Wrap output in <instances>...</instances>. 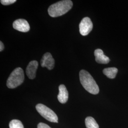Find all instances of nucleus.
Masks as SVG:
<instances>
[{"instance_id": "nucleus-1", "label": "nucleus", "mask_w": 128, "mask_h": 128, "mask_svg": "<svg viewBox=\"0 0 128 128\" xmlns=\"http://www.w3.org/2000/svg\"><path fill=\"white\" fill-rule=\"evenodd\" d=\"M80 82L83 87L89 93L97 94L99 92V88L96 81L87 71L82 70L79 73Z\"/></svg>"}, {"instance_id": "nucleus-2", "label": "nucleus", "mask_w": 128, "mask_h": 128, "mask_svg": "<svg viewBox=\"0 0 128 128\" xmlns=\"http://www.w3.org/2000/svg\"><path fill=\"white\" fill-rule=\"evenodd\" d=\"M72 6L71 0H61L50 5L48 9V12L51 17H59L68 12Z\"/></svg>"}, {"instance_id": "nucleus-3", "label": "nucleus", "mask_w": 128, "mask_h": 128, "mask_svg": "<svg viewBox=\"0 0 128 128\" xmlns=\"http://www.w3.org/2000/svg\"><path fill=\"white\" fill-rule=\"evenodd\" d=\"M24 80V74L21 68L15 69L10 75L7 81V86L9 88L14 89L22 84Z\"/></svg>"}, {"instance_id": "nucleus-4", "label": "nucleus", "mask_w": 128, "mask_h": 128, "mask_svg": "<svg viewBox=\"0 0 128 128\" xmlns=\"http://www.w3.org/2000/svg\"><path fill=\"white\" fill-rule=\"evenodd\" d=\"M38 112L46 120L52 122H58V117L55 112L52 110L41 104H38L36 106Z\"/></svg>"}, {"instance_id": "nucleus-5", "label": "nucleus", "mask_w": 128, "mask_h": 128, "mask_svg": "<svg viewBox=\"0 0 128 128\" xmlns=\"http://www.w3.org/2000/svg\"><path fill=\"white\" fill-rule=\"evenodd\" d=\"M93 24L89 17H84L79 24V32L84 36H86L92 29Z\"/></svg>"}, {"instance_id": "nucleus-6", "label": "nucleus", "mask_w": 128, "mask_h": 128, "mask_svg": "<svg viewBox=\"0 0 128 128\" xmlns=\"http://www.w3.org/2000/svg\"><path fill=\"white\" fill-rule=\"evenodd\" d=\"M42 68L46 67L49 70H51L54 68L55 60L50 53L47 52L43 55L40 62Z\"/></svg>"}, {"instance_id": "nucleus-7", "label": "nucleus", "mask_w": 128, "mask_h": 128, "mask_svg": "<svg viewBox=\"0 0 128 128\" xmlns=\"http://www.w3.org/2000/svg\"><path fill=\"white\" fill-rule=\"evenodd\" d=\"M13 27L20 32H27L30 30V26L27 21L22 18L15 20L13 23Z\"/></svg>"}, {"instance_id": "nucleus-8", "label": "nucleus", "mask_w": 128, "mask_h": 128, "mask_svg": "<svg viewBox=\"0 0 128 128\" xmlns=\"http://www.w3.org/2000/svg\"><path fill=\"white\" fill-rule=\"evenodd\" d=\"M38 66V62L33 60L29 63L26 69V73L28 77L30 79H33L36 77V71Z\"/></svg>"}, {"instance_id": "nucleus-9", "label": "nucleus", "mask_w": 128, "mask_h": 128, "mask_svg": "<svg viewBox=\"0 0 128 128\" xmlns=\"http://www.w3.org/2000/svg\"><path fill=\"white\" fill-rule=\"evenodd\" d=\"M96 62L99 64H108L110 62L109 58L106 56L101 49H97L94 52Z\"/></svg>"}, {"instance_id": "nucleus-10", "label": "nucleus", "mask_w": 128, "mask_h": 128, "mask_svg": "<svg viewBox=\"0 0 128 128\" xmlns=\"http://www.w3.org/2000/svg\"><path fill=\"white\" fill-rule=\"evenodd\" d=\"M59 94L58 99L60 103L65 104L67 102L68 98V92L64 84H61L59 86Z\"/></svg>"}, {"instance_id": "nucleus-11", "label": "nucleus", "mask_w": 128, "mask_h": 128, "mask_svg": "<svg viewBox=\"0 0 128 128\" xmlns=\"http://www.w3.org/2000/svg\"><path fill=\"white\" fill-rule=\"evenodd\" d=\"M118 72V69L116 68H109L104 69L103 73L107 77L110 79H114L115 78Z\"/></svg>"}, {"instance_id": "nucleus-12", "label": "nucleus", "mask_w": 128, "mask_h": 128, "mask_svg": "<svg viewBox=\"0 0 128 128\" xmlns=\"http://www.w3.org/2000/svg\"><path fill=\"white\" fill-rule=\"evenodd\" d=\"M85 124L87 128H99L96 120L92 117H87L85 120Z\"/></svg>"}, {"instance_id": "nucleus-13", "label": "nucleus", "mask_w": 128, "mask_h": 128, "mask_svg": "<svg viewBox=\"0 0 128 128\" xmlns=\"http://www.w3.org/2000/svg\"><path fill=\"white\" fill-rule=\"evenodd\" d=\"M10 128H24L22 122L18 120H13L10 122Z\"/></svg>"}, {"instance_id": "nucleus-14", "label": "nucleus", "mask_w": 128, "mask_h": 128, "mask_svg": "<svg viewBox=\"0 0 128 128\" xmlns=\"http://www.w3.org/2000/svg\"><path fill=\"white\" fill-rule=\"evenodd\" d=\"M16 2V0H1L0 2L4 5H8L14 4Z\"/></svg>"}, {"instance_id": "nucleus-15", "label": "nucleus", "mask_w": 128, "mask_h": 128, "mask_svg": "<svg viewBox=\"0 0 128 128\" xmlns=\"http://www.w3.org/2000/svg\"><path fill=\"white\" fill-rule=\"evenodd\" d=\"M38 128H51L47 124L44 123H40L38 125Z\"/></svg>"}, {"instance_id": "nucleus-16", "label": "nucleus", "mask_w": 128, "mask_h": 128, "mask_svg": "<svg viewBox=\"0 0 128 128\" xmlns=\"http://www.w3.org/2000/svg\"><path fill=\"white\" fill-rule=\"evenodd\" d=\"M4 46L3 43L1 41H0V51L2 52L4 50Z\"/></svg>"}]
</instances>
